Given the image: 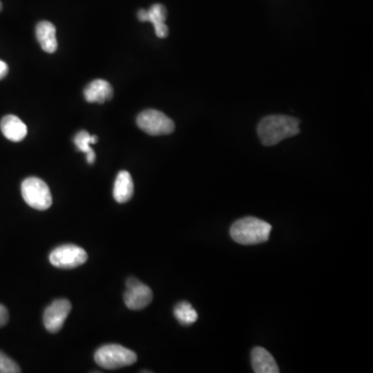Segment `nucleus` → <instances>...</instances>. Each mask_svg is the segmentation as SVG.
<instances>
[{
    "label": "nucleus",
    "mask_w": 373,
    "mask_h": 373,
    "mask_svg": "<svg viewBox=\"0 0 373 373\" xmlns=\"http://www.w3.org/2000/svg\"><path fill=\"white\" fill-rule=\"evenodd\" d=\"M174 316L183 326H191L198 319L197 312L188 302H180L174 308Z\"/></svg>",
    "instance_id": "nucleus-16"
},
{
    "label": "nucleus",
    "mask_w": 373,
    "mask_h": 373,
    "mask_svg": "<svg viewBox=\"0 0 373 373\" xmlns=\"http://www.w3.org/2000/svg\"><path fill=\"white\" fill-rule=\"evenodd\" d=\"M137 16L139 21L151 22L153 24L154 28H155L156 35L160 39H164L168 35V28L165 23L167 11L166 8L162 4H153L149 11L140 10Z\"/></svg>",
    "instance_id": "nucleus-9"
},
{
    "label": "nucleus",
    "mask_w": 373,
    "mask_h": 373,
    "mask_svg": "<svg viewBox=\"0 0 373 373\" xmlns=\"http://www.w3.org/2000/svg\"><path fill=\"white\" fill-rule=\"evenodd\" d=\"M95 360L105 369H120L136 363L137 355L122 345H107L97 350Z\"/></svg>",
    "instance_id": "nucleus-3"
},
{
    "label": "nucleus",
    "mask_w": 373,
    "mask_h": 373,
    "mask_svg": "<svg viewBox=\"0 0 373 373\" xmlns=\"http://www.w3.org/2000/svg\"><path fill=\"white\" fill-rule=\"evenodd\" d=\"M153 292L151 288L137 279L131 277L127 280V292L124 294L125 304L130 310L144 309L153 301Z\"/></svg>",
    "instance_id": "nucleus-7"
},
{
    "label": "nucleus",
    "mask_w": 373,
    "mask_h": 373,
    "mask_svg": "<svg viewBox=\"0 0 373 373\" xmlns=\"http://www.w3.org/2000/svg\"><path fill=\"white\" fill-rule=\"evenodd\" d=\"M38 41L47 53H54L57 50V28L51 22H40L35 28Z\"/></svg>",
    "instance_id": "nucleus-13"
},
{
    "label": "nucleus",
    "mask_w": 373,
    "mask_h": 373,
    "mask_svg": "<svg viewBox=\"0 0 373 373\" xmlns=\"http://www.w3.org/2000/svg\"><path fill=\"white\" fill-rule=\"evenodd\" d=\"M1 10H2V4H1V2H0V12H1Z\"/></svg>",
    "instance_id": "nucleus-20"
},
{
    "label": "nucleus",
    "mask_w": 373,
    "mask_h": 373,
    "mask_svg": "<svg viewBox=\"0 0 373 373\" xmlns=\"http://www.w3.org/2000/svg\"><path fill=\"white\" fill-rule=\"evenodd\" d=\"M259 139L265 147H273L300 133V120L287 115H270L258 127Z\"/></svg>",
    "instance_id": "nucleus-1"
},
{
    "label": "nucleus",
    "mask_w": 373,
    "mask_h": 373,
    "mask_svg": "<svg viewBox=\"0 0 373 373\" xmlns=\"http://www.w3.org/2000/svg\"><path fill=\"white\" fill-rule=\"evenodd\" d=\"M251 364L256 373L280 372L274 357L263 348H256L252 350Z\"/></svg>",
    "instance_id": "nucleus-12"
},
{
    "label": "nucleus",
    "mask_w": 373,
    "mask_h": 373,
    "mask_svg": "<svg viewBox=\"0 0 373 373\" xmlns=\"http://www.w3.org/2000/svg\"><path fill=\"white\" fill-rule=\"evenodd\" d=\"M98 137L96 135H89L88 132L80 131L74 138V144L82 153L86 154L87 163L93 164L96 160L95 151L91 149V145L97 144Z\"/></svg>",
    "instance_id": "nucleus-15"
},
{
    "label": "nucleus",
    "mask_w": 373,
    "mask_h": 373,
    "mask_svg": "<svg viewBox=\"0 0 373 373\" xmlns=\"http://www.w3.org/2000/svg\"><path fill=\"white\" fill-rule=\"evenodd\" d=\"M0 129L4 137L13 142H20L28 135V127L15 115L4 116L0 122Z\"/></svg>",
    "instance_id": "nucleus-10"
},
{
    "label": "nucleus",
    "mask_w": 373,
    "mask_h": 373,
    "mask_svg": "<svg viewBox=\"0 0 373 373\" xmlns=\"http://www.w3.org/2000/svg\"><path fill=\"white\" fill-rule=\"evenodd\" d=\"M49 259L51 265L58 269H75L86 263L87 253L86 250L78 246L62 245L51 252Z\"/></svg>",
    "instance_id": "nucleus-6"
},
{
    "label": "nucleus",
    "mask_w": 373,
    "mask_h": 373,
    "mask_svg": "<svg viewBox=\"0 0 373 373\" xmlns=\"http://www.w3.org/2000/svg\"><path fill=\"white\" fill-rule=\"evenodd\" d=\"M21 372L19 365L8 358V356L0 352V373H19Z\"/></svg>",
    "instance_id": "nucleus-17"
},
{
    "label": "nucleus",
    "mask_w": 373,
    "mask_h": 373,
    "mask_svg": "<svg viewBox=\"0 0 373 373\" xmlns=\"http://www.w3.org/2000/svg\"><path fill=\"white\" fill-rule=\"evenodd\" d=\"M113 88L106 80L96 79L84 89V98L88 103H103L113 99Z\"/></svg>",
    "instance_id": "nucleus-11"
},
{
    "label": "nucleus",
    "mask_w": 373,
    "mask_h": 373,
    "mask_svg": "<svg viewBox=\"0 0 373 373\" xmlns=\"http://www.w3.org/2000/svg\"><path fill=\"white\" fill-rule=\"evenodd\" d=\"M271 231V224L265 221L254 217H246L234 223L230 229V236L239 244L256 245L267 242Z\"/></svg>",
    "instance_id": "nucleus-2"
},
{
    "label": "nucleus",
    "mask_w": 373,
    "mask_h": 373,
    "mask_svg": "<svg viewBox=\"0 0 373 373\" xmlns=\"http://www.w3.org/2000/svg\"><path fill=\"white\" fill-rule=\"evenodd\" d=\"M72 305L70 301L60 299L53 302L44 314V325L50 333H57L62 330L67 317L70 314Z\"/></svg>",
    "instance_id": "nucleus-8"
},
{
    "label": "nucleus",
    "mask_w": 373,
    "mask_h": 373,
    "mask_svg": "<svg viewBox=\"0 0 373 373\" xmlns=\"http://www.w3.org/2000/svg\"><path fill=\"white\" fill-rule=\"evenodd\" d=\"M137 125L151 136L167 135L174 131V122L168 116L155 109H147L137 116Z\"/></svg>",
    "instance_id": "nucleus-5"
},
{
    "label": "nucleus",
    "mask_w": 373,
    "mask_h": 373,
    "mask_svg": "<svg viewBox=\"0 0 373 373\" xmlns=\"http://www.w3.org/2000/svg\"><path fill=\"white\" fill-rule=\"evenodd\" d=\"M8 73V67L6 62L0 60V80L4 79Z\"/></svg>",
    "instance_id": "nucleus-19"
},
{
    "label": "nucleus",
    "mask_w": 373,
    "mask_h": 373,
    "mask_svg": "<svg viewBox=\"0 0 373 373\" xmlns=\"http://www.w3.org/2000/svg\"><path fill=\"white\" fill-rule=\"evenodd\" d=\"M8 321V311L4 305L0 304V327H4Z\"/></svg>",
    "instance_id": "nucleus-18"
},
{
    "label": "nucleus",
    "mask_w": 373,
    "mask_h": 373,
    "mask_svg": "<svg viewBox=\"0 0 373 373\" xmlns=\"http://www.w3.org/2000/svg\"><path fill=\"white\" fill-rule=\"evenodd\" d=\"M134 194V183L131 174L122 171L116 176L113 197L118 203H125L131 200Z\"/></svg>",
    "instance_id": "nucleus-14"
},
{
    "label": "nucleus",
    "mask_w": 373,
    "mask_h": 373,
    "mask_svg": "<svg viewBox=\"0 0 373 373\" xmlns=\"http://www.w3.org/2000/svg\"><path fill=\"white\" fill-rule=\"evenodd\" d=\"M22 196L29 207L46 211L52 205V195L48 185L39 178H28L22 183Z\"/></svg>",
    "instance_id": "nucleus-4"
}]
</instances>
